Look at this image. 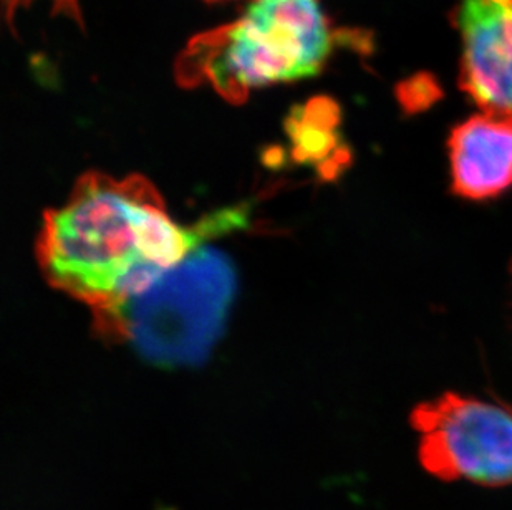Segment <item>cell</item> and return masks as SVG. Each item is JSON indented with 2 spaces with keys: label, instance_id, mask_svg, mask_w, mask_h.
Segmentation results:
<instances>
[{
  "label": "cell",
  "instance_id": "cell-1",
  "mask_svg": "<svg viewBox=\"0 0 512 510\" xmlns=\"http://www.w3.org/2000/svg\"><path fill=\"white\" fill-rule=\"evenodd\" d=\"M209 237L204 221L178 226L148 179L90 173L45 214L37 259L52 287L92 308L98 332L121 338L131 302Z\"/></svg>",
  "mask_w": 512,
  "mask_h": 510
},
{
  "label": "cell",
  "instance_id": "cell-3",
  "mask_svg": "<svg viewBox=\"0 0 512 510\" xmlns=\"http://www.w3.org/2000/svg\"><path fill=\"white\" fill-rule=\"evenodd\" d=\"M236 292V269L228 255L201 247L131 302L123 340L153 365H201L223 337Z\"/></svg>",
  "mask_w": 512,
  "mask_h": 510
},
{
  "label": "cell",
  "instance_id": "cell-5",
  "mask_svg": "<svg viewBox=\"0 0 512 510\" xmlns=\"http://www.w3.org/2000/svg\"><path fill=\"white\" fill-rule=\"evenodd\" d=\"M461 88L481 113L512 121V0H461Z\"/></svg>",
  "mask_w": 512,
  "mask_h": 510
},
{
  "label": "cell",
  "instance_id": "cell-2",
  "mask_svg": "<svg viewBox=\"0 0 512 510\" xmlns=\"http://www.w3.org/2000/svg\"><path fill=\"white\" fill-rule=\"evenodd\" d=\"M334 47L320 0H251L232 24L189 44L178 77L189 87L208 83L241 103L257 88L315 77Z\"/></svg>",
  "mask_w": 512,
  "mask_h": 510
},
{
  "label": "cell",
  "instance_id": "cell-4",
  "mask_svg": "<svg viewBox=\"0 0 512 510\" xmlns=\"http://www.w3.org/2000/svg\"><path fill=\"white\" fill-rule=\"evenodd\" d=\"M411 426L421 466L436 479L512 484V405L443 393L411 411Z\"/></svg>",
  "mask_w": 512,
  "mask_h": 510
},
{
  "label": "cell",
  "instance_id": "cell-6",
  "mask_svg": "<svg viewBox=\"0 0 512 510\" xmlns=\"http://www.w3.org/2000/svg\"><path fill=\"white\" fill-rule=\"evenodd\" d=\"M448 148L453 193L481 201L511 188V120L489 113L471 116L451 131Z\"/></svg>",
  "mask_w": 512,
  "mask_h": 510
},
{
  "label": "cell",
  "instance_id": "cell-7",
  "mask_svg": "<svg viewBox=\"0 0 512 510\" xmlns=\"http://www.w3.org/2000/svg\"><path fill=\"white\" fill-rule=\"evenodd\" d=\"M5 2H7V5H9L10 10L14 12L15 7L22 4L24 0H5ZM58 4L63 5V7L67 9V12L68 10H75V2H73V0H58Z\"/></svg>",
  "mask_w": 512,
  "mask_h": 510
}]
</instances>
